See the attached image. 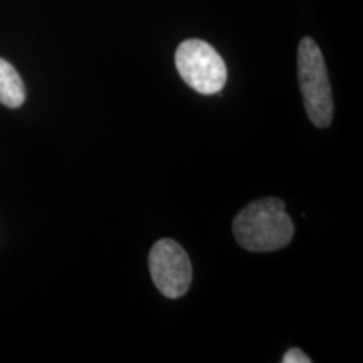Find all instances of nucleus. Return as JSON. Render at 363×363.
<instances>
[{"label": "nucleus", "mask_w": 363, "mask_h": 363, "mask_svg": "<svg viewBox=\"0 0 363 363\" xmlns=\"http://www.w3.org/2000/svg\"><path fill=\"white\" fill-rule=\"evenodd\" d=\"M298 79L305 108L316 128H326L333 120V98L321 49L311 38H305L298 48Z\"/></svg>", "instance_id": "f03ea898"}, {"label": "nucleus", "mask_w": 363, "mask_h": 363, "mask_svg": "<svg viewBox=\"0 0 363 363\" xmlns=\"http://www.w3.org/2000/svg\"><path fill=\"white\" fill-rule=\"evenodd\" d=\"M182 79L201 94H216L225 86L227 67L220 54L201 39L184 40L175 52Z\"/></svg>", "instance_id": "7ed1b4c3"}, {"label": "nucleus", "mask_w": 363, "mask_h": 363, "mask_svg": "<svg viewBox=\"0 0 363 363\" xmlns=\"http://www.w3.org/2000/svg\"><path fill=\"white\" fill-rule=\"evenodd\" d=\"M26 101V86L16 67L0 57V103L7 108H19Z\"/></svg>", "instance_id": "39448f33"}, {"label": "nucleus", "mask_w": 363, "mask_h": 363, "mask_svg": "<svg viewBox=\"0 0 363 363\" xmlns=\"http://www.w3.org/2000/svg\"><path fill=\"white\" fill-rule=\"evenodd\" d=\"M150 274L163 296L177 299L189 291L192 283V262L179 242L160 239L148 256Z\"/></svg>", "instance_id": "20e7f679"}, {"label": "nucleus", "mask_w": 363, "mask_h": 363, "mask_svg": "<svg viewBox=\"0 0 363 363\" xmlns=\"http://www.w3.org/2000/svg\"><path fill=\"white\" fill-rule=\"evenodd\" d=\"M283 363H310L311 358L306 355L305 352L299 350V348H291L284 353V357L281 358Z\"/></svg>", "instance_id": "423d86ee"}, {"label": "nucleus", "mask_w": 363, "mask_h": 363, "mask_svg": "<svg viewBox=\"0 0 363 363\" xmlns=\"http://www.w3.org/2000/svg\"><path fill=\"white\" fill-rule=\"evenodd\" d=\"M235 240L246 251L272 252L293 240L294 225L286 214L281 199L266 197L249 203L235 216L233 225Z\"/></svg>", "instance_id": "f257e3e1"}]
</instances>
